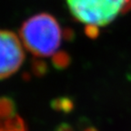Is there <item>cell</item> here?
<instances>
[{
  "label": "cell",
  "instance_id": "obj_1",
  "mask_svg": "<svg viewBox=\"0 0 131 131\" xmlns=\"http://www.w3.org/2000/svg\"><path fill=\"white\" fill-rule=\"evenodd\" d=\"M21 41L33 55L49 57L58 50L62 29L57 19L48 14L33 16L21 27Z\"/></svg>",
  "mask_w": 131,
  "mask_h": 131
},
{
  "label": "cell",
  "instance_id": "obj_2",
  "mask_svg": "<svg viewBox=\"0 0 131 131\" xmlns=\"http://www.w3.org/2000/svg\"><path fill=\"white\" fill-rule=\"evenodd\" d=\"M69 10L88 32H95L131 9V0H66Z\"/></svg>",
  "mask_w": 131,
  "mask_h": 131
},
{
  "label": "cell",
  "instance_id": "obj_3",
  "mask_svg": "<svg viewBox=\"0 0 131 131\" xmlns=\"http://www.w3.org/2000/svg\"><path fill=\"white\" fill-rule=\"evenodd\" d=\"M23 46L16 34L0 30V79L10 77L22 66L25 59Z\"/></svg>",
  "mask_w": 131,
  "mask_h": 131
},
{
  "label": "cell",
  "instance_id": "obj_4",
  "mask_svg": "<svg viewBox=\"0 0 131 131\" xmlns=\"http://www.w3.org/2000/svg\"><path fill=\"white\" fill-rule=\"evenodd\" d=\"M0 131H27L14 103L8 98L0 99Z\"/></svg>",
  "mask_w": 131,
  "mask_h": 131
}]
</instances>
